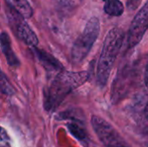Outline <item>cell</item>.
<instances>
[{
    "instance_id": "30bf717a",
    "label": "cell",
    "mask_w": 148,
    "mask_h": 147,
    "mask_svg": "<svg viewBox=\"0 0 148 147\" xmlns=\"http://www.w3.org/2000/svg\"><path fill=\"white\" fill-rule=\"evenodd\" d=\"M145 82L146 85L148 88V66L147 67V70H146V74H145Z\"/></svg>"
},
{
    "instance_id": "52a82bcc",
    "label": "cell",
    "mask_w": 148,
    "mask_h": 147,
    "mask_svg": "<svg viewBox=\"0 0 148 147\" xmlns=\"http://www.w3.org/2000/svg\"><path fill=\"white\" fill-rule=\"evenodd\" d=\"M7 3L16 9L25 18L31 17L33 10L28 0H7Z\"/></svg>"
},
{
    "instance_id": "9c48e42d",
    "label": "cell",
    "mask_w": 148,
    "mask_h": 147,
    "mask_svg": "<svg viewBox=\"0 0 148 147\" xmlns=\"http://www.w3.org/2000/svg\"><path fill=\"white\" fill-rule=\"evenodd\" d=\"M141 0H127V6L129 10H136L140 5Z\"/></svg>"
},
{
    "instance_id": "277c9868",
    "label": "cell",
    "mask_w": 148,
    "mask_h": 147,
    "mask_svg": "<svg viewBox=\"0 0 148 147\" xmlns=\"http://www.w3.org/2000/svg\"><path fill=\"white\" fill-rule=\"evenodd\" d=\"M148 29V1L134 18L128 33V46L133 48L142 39Z\"/></svg>"
},
{
    "instance_id": "7a4b0ae2",
    "label": "cell",
    "mask_w": 148,
    "mask_h": 147,
    "mask_svg": "<svg viewBox=\"0 0 148 147\" xmlns=\"http://www.w3.org/2000/svg\"><path fill=\"white\" fill-rule=\"evenodd\" d=\"M100 33V22L96 17L89 19L82 35L75 41L72 49V58L75 62H82L90 51Z\"/></svg>"
},
{
    "instance_id": "6da1fadb",
    "label": "cell",
    "mask_w": 148,
    "mask_h": 147,
    "mask_svg": "<svg viewBox=\"0 0 148 147\" xmlns=\"http://www.w3.org/2000/svg\"><path fill=\"white\" fill-rule=\"evenodd\" d=\"M123 41L124 33L119 28H114L107 34L97 67V81L100 85L107 83Z\"/></svg>"
},
{
    "instance_id": "8992f818",
    "label": "cell",
    "mask_w": 148,
    "mask_h": 147,
    "mask_svg": "<svg viewBox=\"0 0 148 147\" xmlns=\"http://www.w3.org/2000/svg\"><path fill=\"white\" fill-rule=\"evenodd\" d=\"M104 11L113 16H120L124 12V5L120 0H103Z\"/></svg>"
},
{
    "instance_id": "3957f363",
    "label": "cell",
    "mask_w": 148,
    "mask_h": 147,
    "mask_svg": "<svg viewBox=\"0 0 148 147\" xmlns=\"http://www.w3.org/2000/svg\"><path fill=\"white\" fill-rule=\"evenodd\" d=\"M8 17L13 31L22 41H23L29 46L35 47L37 45L38 39L29 24L24 21V16L16 9H14L10 4H9Z\"/></svg>"
},
{
    "instance_id": "5b68a950",
    "label": "cell",
    "mask_w": 148,
    "mask_h": 147,
    "mask_svg": "<svg viewBox=\"0 0 148 147\" xmlns=\"http://www.w3.org/2000/svg\"><path fill=\"white\" fill-rule=\"evenodd\" d=\"M1 42H2L1 44H2L3 52L5 55V57H6L9 64L11 65V66L18 65L19 64V62H18L17 58L16 57L15 54L13 53V51L11 50L10 43V39H9L8 35H6L5 33H3L2 34V36H1Z\"/></svg>"
},
{
    "instance_id": "8fae6325",
    "label": "cell",
    "mask_w": 148,
    "mask_h": 147,
    "mask_svg": "<svg viewBox=\"0 0 148 147\" xmlns=\"http://www.w3.org/2000/svg\"><path fill=\"white\" fill-rule=\"evenodd\" d=\"M145 115H146L147 119L148 120V103L147 105V107H146V108H145Z\"/></svg>"
},
{
    "instance_id": "ba28073f",
    "label": "cell",
    "mask_w": 148,
    "mask_h": 147,
    "mask_svg": "<svg viewBox=\"0 0 148 147\" xmlns=\"http://www.w3.org/2000/svg\"><path fill=\"white\" fill-rule=\"evenodd\" d=\"M1 83H2V88L6 87V89L4 90V92H3V93H5V94H10V93H12V92H13V91H12L13 89H12L11 86H10V83L7 81V80H6V78H5V76H4V75H3V74H2Z\"/></svg>"
}]
</instances>
